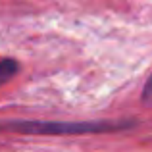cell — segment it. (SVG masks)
<instances>
[{
	"label": "cell",
	"instance_id": "1",
	"mask_svg": "<svg viewBox=\"0 0 152 152\" xmlns=\"http://www.w3.org/2000/svg\"><path fill=\"white\" fill-rule=\"evenodd\" d=\"M135 119H91V121H41V119H12L0 123V129L29 135H96L131 129Z\"/></svg>",
	"mask_w": 152,
	"mask_h": 152
},
{
	"label": "cell",
	"instance_id": "2",
	"mask_svg": "<svg viewBox=\"0 0 152 152\" xmlns=\"http://www.w3.org/2000/svg\"><path fill=\"white\" fill-rule=\"evenodd\" d=\"M18 71H19L18 60H14V58H4V60H0V85L12 81V79L18 75Z\"/></svg>",
	"mask_w": 152,
	"mask_h": 152
},
{
	"label": "cell",
	"instance_id": "3",
	"mask_svg": "<svg viewBox=\"0 0 152 152\" xmlns=\"http://www.w3.org/2000/svg\"><path fill=\"white\" fill-rule=\"evenodd\" d=\"M141 100L145 104H152V73L148 75L145 87H142V93H141Z\"/></svg>",
	"mask_w": 152,
	"mask_h": 152
}]
</instances>
